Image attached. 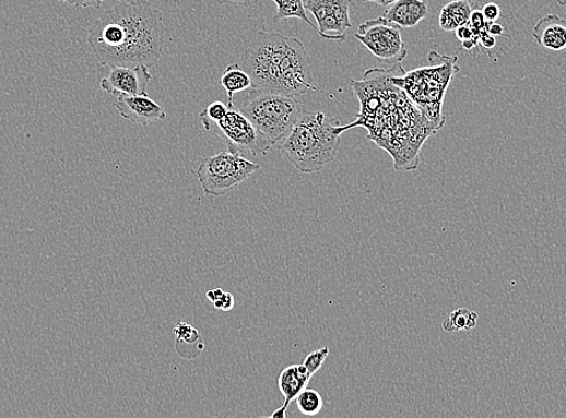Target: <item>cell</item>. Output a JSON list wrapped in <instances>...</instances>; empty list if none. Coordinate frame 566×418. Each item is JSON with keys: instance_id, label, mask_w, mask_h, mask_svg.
Returning a JSON list of instances; mask_svg holds the SVG:
<instances>
[{"instance_id": "7a4b0ae2", "label": "cell", "mask_w": 566, "mask_h": 418, "mask_svg": "<svg viewBox=\"0 0 566 418\" xmlns=\"http://www.w3.org/2000/svg\"><path fill=\"white\" fill-rule=\"evenodd\" d=\"M162 11L149 0L121 3L106 11L87 31V43L99 64L156 65L164 46Z\"/></svg>"}, {"instance_id": "1f68e13d", "label": "cell", "mask_w": 566, "mask_h": 418, "mask_svg": "<svg viewBox=\"0 0 566 418\" xmlns=\"http://www.w3.org/2000/svg\"><path fill=\"white\" fill-rule=\"evenodd\" d=\"M223 289L215 288L211 289V291L207 292V299L210 301V303L214 304L215 301L223 295Z\"/></svg>"}, {"instance_id": "8fae6325", "label": "cell", "mask_w": 566, "mask_h": 418, "mask_svg": "<svg viewBox=\"0 0 566 418\" xmlns=\"http://www.w3.org/2000/svg\"><path fill=\"white\" fill-rule=\"evenodd\" d=\"M152 75L146 65L110 67L101 81V88L109 95L146 96Z\"/></svg>"}, {"instance_id": "603a6c76", "label": "cell", "mask_w": 566, "mask_h": 418, "mask_svg": "<svg viewBox=\"0 0 566 418\" xmlns=\"http://www.w3.org/2000/svg\"><path fill=\"white\" fill-rule=\"evenodd\" d=\"M229 107L228 104L222 101L211 103L210 106L199 115V118H204L211 122H217L226 116Z\"/></svg>"}, {"instance_id": "52a82bcc", "label": "cell", "mask_w": 566, "mask_h": 418, "mask_svg": "<svg viewBox=\"0 0 566 418\" xmlns=\"http://www.w3.org/2000/svg\"><path fill=\"white\" fill-rule=\"evenodd\" d=\"M259 169L261 166L243 154L228 151L204 158L194 174L207 195L222 196L238 189Z\"/></svg>"}, {"instance_id": "836d02e7", "label": "cell", "mask_w": 566, "mask_h": 418, "mask_svg": "<svg viewBox=\"0 0 566 418\" xmlns=\"http://www.w3.org/2000/svg\"><path fill=\"white\" fill-rule=\"evenodd\" d=\"M556 2L562 7H566V0H556Z\"/></svg>"}, {"instance_id": "4fadbf2b", "label": "cell", "mask_w": 566, "mask_h": 418, "mask_svg": "<svg viewBox=\"0 0 566 418\" xmlns=\"http://www.w3.org/2000/svg\"><path fill=\"white\" fill-rule=\"evenodd\" d=\"M313 374L305 366L294 365L281 371L279 377V390L285 398V403L280 409L270 415L271 418H285L287 417L288 406L292 402H296L299 394L308 387Z\"/></svg>"}, {"instance_id": "5b68a950", "label": "cell", "mask_w": 566, "mask_h": 418, "mask_svg": "<svg viewBox=\"0 0 566 418\" xmlns=\"http://www.w3.org/2000/svg\"><path fill=\"white\" fill-rule=\"evenodd\" d=\"M429 65L405 71L393 76L394 84L403 88L431 123L438 130L445 124L443 104L448 85L459 72L457 56L436 51L428 55Z\"/></svg>"}, {"instance_id": "44dd1931", "label": "cell", "mask_w": 566, "mask_h": 418, "mask_svg": "<svg viewBox=\"0 0 566 418\" xmlns=\"http://www.w3.org/2000/svg\"><path fill=\"white\" fill-rule=\"evenodd\" d=\"M298 410L305 416H316L323 409V399L316 390L306 387L296 399Z\"/></svg>"}, {"instance_id": "9c48e42d", "label": "cell", "mask_w": 566, "mask_h": 418, "mask_svg": "<svg viewBox=\"0 0 566 418\" xmlns=\"http://www.w3.org/2000/svg\"><path fill=\"white\" fill-rule=\"evenodd\" d=\"M355 37L384 63H402L408 56L400 27L385 17L362 23Z\"/></svg>"}, {"instance_id": "9a60e30c", "label": "cell", "mask_w": 566, "mask_h": 418, "mask_svg": "<svg viewBox=\"0 0 566 418\" xmlns=\"http://www.w3.org/2000/svg\"><path fill=\"white\" fill-rule=\"evenodd\" d=\"M429 15V8L423 0H397L386 7L385 19L400 28L415 27Z\"/></svg>"}, {"instance_id": "ffe728a7", "label": "cell", "mask_w": 566, "mask_h": 418, "mask_svg": "<svg viewBox=\"0 0 566 418\" xmlns=\"http://www.w3.org/2000/svg\"><path fill=\"white\" fill-rule=\"evenodd\" d=\"M479 315L475 311L459 309L451 313L443 323V329L448 333L457 331H471L477 326Z\"/></svg>"}, {"instance_id": "4dcf8cb0", "label": "cell", "mask_w": 566, "mask_h": 418, "mask_svg": "<svg viewBox=\"0 0 566 418\" xmlns=\"http://www.w3.org/2000/svg\"><path fill=\"white\" fill-rule=\"evenodd\" d=\"M487 32L490 34H492V36H494V37H502V36H504V27L497 21L488 23Z\"/></svg>"}, {"instance_id": "2e32d148", "label": "cell", "mask_w": 566, "mask_h": 418, "mask_svg": "<svg viewBox=\"0 0 566 418\" xmlns=\"http://www.w3.org/2000/svg\"><path fill=\"white\" fill-rule=\"evenodd\" d=\"M176 336V351L188 361L198 358L203 354L205 342L197 329L186 322H179L174 327Z\"/></svg>"}, {"instance_id": "d6a6232c", "label": "cell", "mask_w": 566, "mask_h": 418, "mask_svg": "<svg viewBox=\"0 0 566 418\" xmlns=\"http://www.w3.org/2000/svg\"><path fill=\"white\" fill-rule=\"evenodd\" d=\"M364 3H375L382 7H388L397 2V0H363Z\"/></svg>"}, {"instance_id": "ba28073f", "label": "cell", "mask_w": 566, "mask_h": 418, "mask_svg": "<svg viewBox=\"0 0 566 418\" xmlns=\"http://www.w3.org/2000/svg\"><path fill=\"white\" fill-rule=\"evenodd\" d=\"M202 121L204 130L211 135L226 144L232 153L247 151L252 156L266 155L271 145L264 135L259 133L255 124L235 107L229 108L224 118L217 122H211L204 118Z\"/></svg>"}, {"instance_id": "83f0119b", "label": "cell", "mask_w": 566, "mask_h": 418, "mask_svg": "<svg viewBox=\"0 0 566 418\" xmlns=\"http://www.w3.org/2000/svg\"><path fill=\"white\" fill-rule=\"evenodd\" d=\"M479 44L482 46V48H485L486 50H492L495 48V45H497V39H495L492 34L488 32L482 33L479 36Z\"/></svg>"}, {"instance_id": "e575fe53", "label": "cell", "mask_w": 566, "mask_h": 418, "mask_svg": "<svg viewBox=\"0 0 566 418\" xmlns=\"http://www.w3.org/2000/svg\"><path fill=\"white\" fill-rule=\"evenodd\" d=\"M174 2H184V0H174Z\"/></svg>"}, {"instance_id": "ac0fdd59", "label": "cell", "mask_w": 566, "mask_h": 418, "mask_svg": "<svg viewBox=\"0 0 566 418\" xmlns=\"http://www.w3.org/2000/svg\"><path fill=\"white\" fill-rule=\"evenodd\" d=\"M221 86L226 91L228 96V107H234V95L237 93L252 88V79L249 73L238 63H233L226 68L221 80Z\"/></svg>"}, {"instance_id": "7402d4cb", "label": "cell", "mask_w": 566, "mask_h": 418, "mask_svg": "<svg viewBox=\"0 0 566 418\" xmlns=\"http://www.w3.org/2000/svg\"><path fill=\"white\" fill-rule=\"evenodd\" d=\"M329 347L325 346L320 348V350L314 351L306 356L303 365L306 369L310 371L313 375L317 373L318 370L322 368L326 362L327 357L329 356Z\"/></svg>"}, {"instance_id": "8992f818", "label": "cell", "mask_w": 566, "mask_h": 418, "mask_svg": "<svg viewBox=\"0 0 566 418\" xmlns=\"http://www.w3.org/2000/svg\"><path fill=\"white\" fill-rule=\"evenodd\" d=\"M239 110L274 146L280 145L288 135L303 109L296 97L251 88L249 95L243 99Z\"/></svg>"}, {"instance_id": "cb8c5ba5", "label": "cell", "mask_w": 566, "mask_h": 418, "mask_svg": "<svg viewBox=\"0 0 566 418\" xmlns=\"http://www.w3.org/2000/svg\"><path fill=\"white\" fill-rule=\"evenodd\" d=\"M488 21L483 16L481 10H473V13H471L468 25L471 27V29L474 31L476 36L479 37L480 34L487 32L488 29Z\"/></svg>"}, {"instance_id": "e0dca14e", "label": "cell", "mask_w": 566, "mask_h": 418, "mask_svg": "<svg viewBox=\"0 0 566 418\" xmlns=\"http://www.w3.org/2000/svg\"><path fill=\"white\" fill-rule=\"evenodd\" d=\"M473 0H451L441 9L439 25L446 32H455L458 27L467 25L473 13Z\"/></svg>"}, {"instance_id": "484cf974", "label": "cell", "mask_w": 566, "mask_h": 418, "mask_svg": "<svg viewBox=\"0 0 566 418\" xmlns=\"http://www.w3.org/2000/svg\"><path fill=\"white\" fill-rule=\"evenodd\" d=\"M482 14L488 22L498 21L502 14V9L498 4L488 3L482 8Z\"/></svg>"}, {"instance_id": "d6986e66", "label": "cell", "mask_w": 566, "mask_h": 418, "mask_svg": "<svg viewBox=\"0 0 566 418\" xmlns=\"http://www.w3.org/2000/svg\"><path fill=\"white\" fill-rule=\"evenodd\" d=\"M273 2L278 7L276 14L273 17L274 22L299 19L308 23L316 33L318 32L308 14H306L308 10H306L303 0H273Z\"/></svg>"}, {"instance_id": "d590c367", "label": "cell", "mask_w": 566, "mask_h": 418, "mask_svg": "<svg viewBox=\"0 0 566 418\" xmlns=\"http://www.w3.org/2000/svg\"><path fill=\"white\" fill-rule=\"evenodd\" d=\"M350 2L352 3V2H353V0H350Z\"/></svg>"}, {"instance_id": "30bf717a", "label": "cell", "mask_w": 566, "mask_h": 418, "mask_svg": "<svg viewBox=\"0 0 566 418\" xmlns=\"http://www.w3.org/2000/svg\"><path fill=\"white\" fill-rule=\"evenodd\" d=\"M350 0H308L306 10L317 22V34L330 41H345L346 32L352 28Z\"/></svg>"}, {"instance_id": "f1b7e54d", "label": "cell", "mask_w": 566, "mask_h": 418, "mask_svg": "<svg viewBox=\"0 0 566 418\" xmlns=\"http://www.w3.org/2000/svg\"><path fill=\"white\" fill-rule=\"evenodd\" d=\"M222 5H231L238 8H250L258 3V0H219Z\"/></svg>"}, {"instance_id": "6da1fadb", "label": "cell", "mask_w": 566, "mask_h": 418, "mask_svg": "<svg viewBox=\"0 0 566 418\" xmlns=\"http://www.w3.org/2000/svg\"><path fill=\"white\" fill-rule=\"evenodd\" d=\"M404 71L402 63H397L388 69H369L362 80H352L361 111L355 122L337 130L341 135L351 128H367L370 141L394 158L397 170L416 169L422 145L439 131L394 84L393 76Z\"/></svg>"}, {"instance_id": "d4e9b609", "label": "cell", "mask_w": 566, "mask_h": 418, "mask_svg": "<svg viewBox=\"0 0 566 418\" xmlns=\"http://www.w3.org/2000/svg\"><path fill=\"white\" fill-rule=\"evenodd\" d=\"M235 298L229 292H223V295L215 301L214 307L222 311H231L234 309Z\"/></svg>"}, {"instance_id": "5bb4252c", "label": "cell", "mask_w": 566, "mask_h": 418, "mask_svg": "<svg viewBox=\"0 0 566 418\" xmlns=\"http://www.w3.org/2000/svg\"><path fill=\"white\" fill-rule=\"evenodd\" d=\"M533 38L541 48L553 52L566 49V21L558 15H547L536 23Z\"/></svg>"}, {"instance_id": "f546056e", "label": "cell", "mask_w": 566, "mask_h": 418, "mask_svg": "<svg viewBox=\"0 0 566 418\" xmlns=\"http://www.w3.org/2000/svg\"><path fill=\"white\" fill-rule=\"evenodd\" d=\"M63 2H67L72 5L99 8L103 0H63Z\"/></svg>"}, {"instance_id": "4316f807", "label": "cell", "mask_w": 566, "mask_h": 418, "mask_svg": "<svg viewBox=\"0 0 566 418\" xmlns=\"http://www.w3.org/2000/svg\"><path fill=\"white\" fill-rule=\"evenodd\" d=\"M456 38L461 41V43H464V41H468L470 39H473L476 36V34L474 33L473 29H471V27L468 25H463L461 27H458L456 31Z\"/></svg>"}, {"instance_id": "7c38bea8", "label": "cell", "mask_w": 566, "mask_h": 418, "mask_svg": "<svg viewBox=\"0 0 566 418\" xmlns=\"http://www.w3.org/2000/svg\"><path fill=\"white\" fill-rule=\"evenodd\" d=\"M115 108L125 120L140 126H148L151 122L162 121L167 118V112L148 95H120L115 103Z\"/></svg>"}, {"instance_id": "3957f363", "label": "cell", "mask_w": 566, "mask_h": 418, "mask_svg": "<svg viewBox=\"0 0 566 418\" xmlns=\"http://www.w3.org/2000/svg\"><path fill=\"white\" fill-rule=\"evenodd\" d=\"M240 65L251 76L253 89L290 97L317 91L310 57L297 38L258 31L255 41L243 55Z\"/></svg>"}, {"instance_id": "277c9868", "label": "cell", "mask_w": 566, "mask_h": 418, "mask_svg": "<svg viewBox=\"0 0 566 418\" xmlns=\"http://www.w3.org/2000/svg\"><path fill=\"white\" fill-rule=\"evenodd\" d=\"M335 119H327L322 111L302 110L296 124L283 139L280 150L288 162L304 174L321 171L333 164L341 143Z\"/></svg>"}]
</instances>
